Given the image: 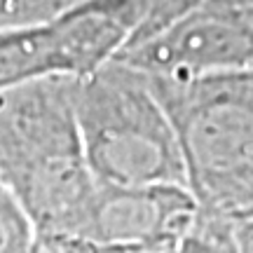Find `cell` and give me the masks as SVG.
<instances>
[{
  "mask_svg": "<svg viewBox=\"0 0 253 253\" xmlns=\"http://www.w3.org/2000/svg\"><path fill=\"white\" fill-rule=\"evenodd\" d=\"M148 78L173 122L199 209L230 220L253 218V71Z\"/></svg>",
  "mask_w": 253,
  "mask_h": 253,
  "instance_id": "obj_1",
  "label": "cell"
},
{
  "mask_svg": "<svg viewBox=\"0 0 253 253\" xmlns=\"http://www.w3.org/2000/svg\"><path fill=\"white\" fill-rule=\"evenodd\" d=\"M75 118L99 185H185V164L167 108L143 71L122 59L75 84Z\"/></svg>",
  "mask_w": 253,
  "mask_h": 253,
  "instance_id": "obj_2",
  "label": "cell"
},
{
  "mask_svg": "<svg viewBox=\"0 0 253 253\" xmlns=\"http://www.w3.org/2000/svg\"><path fill=\"white\" fill-rule=\"evenodd\" d=\"M131 28V0H87L49 21L0 31V89L47 78L82 80L125 49Z\"/></svg>",
  "mask_w": 253,
  "mask_h": 253,
  "instance_id": "obj_3",
  "label": "cell"
},
{
  "mask_svg": "<svg viewBox=\"0 0 253 253\" xmlns=\"http://www.w3.org/2000/svg\"><path fill=\"white\" fill-rule=\"evenodd\" d=\"M115 59L176 80L253 71V9L232 0H204L164 36Z\"/></svg>",
  "mask_w": 253,
  "mask_h": 253,
  "instance_id": "obj_4",
  "label": "cell"
},
{
  "mask_svg": "<svg viewBox=\"0 0 253 253\" xmlns=\"http://www.w3.org/2000/svg\"><path fill=\"white\" fill-rule=\"evenodd\" d=\"M197 218L199 204L185 185H99L84 239L162 253L181 244Z\"/></svg>",
  "mask_w": 253,
  "mask_h": 253,
  "instance_id": "obj_5",
  "label": "cell"
},
{
  "mask_svg": "<svg viewBox=\"0 0 253 253\" xmlns=\"http://www.w3.org/2000/svg\"><path fill=\"white\" fill-rule=\"evenodd\" d=\"M202 2L204 0H131L134 28H131V36H129L126 47L122 52L143 47L148 42H153L155 38L164 36L169 28H173Z\"/></svg>",
  "mask_w": 253,
  "mask_h": 253,
  "instance_id": "obj_6",
  "label": "cell"
},
{
  "mask_svg": "<svg viewBox=\"0 0 253 253\" xmlns=\"http://www.w3.org/2000/svg\"><path fill=\"white\" fill-rule=\"evenodd\" d=\"M36 230L7 188H0V253H31Z\"/></svg>",
  "mask_w": 253,
  "mask_h": 253,
  "instance_id": "obj_7",
  "label": "cell"
},
{
  "mask_svg": "<svg viewBox=\"0 0 253 253\" xmlns=\"http://www.w3.org/2000/svg\"><path fill=\"white\" fill-rule=\"evenodd\" d=\"M230 253H253V218H239L232 227V251Z\"/></svg>",
  "mask_w": 253,
  "mask_h": 253,
  "instance_id": "obj_8",
  "label": "cell"
},
{
  "mask_svg": "<svg viewBox=\"0 0 253 253\" xmlns=\"http://www.w3.org/2000/svg\"><path fill=\"white\" fill-rule=\"evenodd\" d=\"M162 253H209V251L204 249V244L199 242L197 237L188 235V237H185V239L181 242V244L171 246V249H167V251H162Z\"/></svg>",
  "mask_w": 253,
  "mask_h": 253,
  "instance_id": "obj_9",
  "label": "cell"
},
{
  "mask_svg": "<svg viewBox=\"0 0 253 253\" xmlns=\"http://www.w3.org/2000/svg\"><path fill=\"white\" fill-rule=\"evenodd\" d=\"M99 253H145V251L131 249V246H103V244H99Z\"/></svg>",
  "mask_w": 253,
  "mask_h": 253,
  "instance_id": "obj_10",
  "label": "cell"
},
{
  "mask_svg": "<svg viewBox=\"0 0 253 253\" xmlns=\"http://www.w3.org/2000/svg\"><path fill=\"white\" fill-rule=\"evenodd\" d=\"M232 2H237V5H242V7L253 9V0H232Z\"/></svg>",
  "mask_w": 253,
  "mask_h": 253,
  "instance_id": "obj_11",
  "label": "cell"
}]
</instances>
